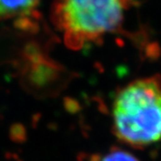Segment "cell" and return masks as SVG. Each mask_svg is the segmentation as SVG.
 Instances as JSON below:
<instances>
[{"label": "cell", "instance_id": "6da1fadb", "mask_svg": "<svg viewBox=\"0 0 161 161\" xmlns=\"http://www.w3.org/2000/svg\"><path fill=\"white\" fill-rule=\"evenodd\" d=\"M113 127L122 142L134 148L161 141V76L131 81L117 94Z\"/></svg>", "mask_w": 161, "mask_h": 161}, {"label": "cell", "instance_id": "7a4b0ae2", "mask_svg": "<svg viewBox=\"0 0 161 161\" xmlns=\"http://www.w3.org/2000/svg\"><path fill=\"white\" fill-rule=\"evenodd\" d=\"M130 0H54L51 19L67 47L79 50L121 28Z\"/></svg>", "mask_w": 161, "mask_h": 161}, {"label": "cell", "instance_id": "3957f363", "mask_svg": "<svg viewBox=\"0 0 161 161\" xmlns=\"http://www.w3.org/2000/svg\"><path fill=\"white\" fill-rule=\"evenodd\" d=\"M41 0H0V20L23 18L31 14Z\"/></svg>", "mask_w": 161, "mask_h": 161}, {"label": "cell", "instance_id": "277c9868", "mask_svg": "<svg viewBox=\"0 0 161 161\" xmlns=\"http://www.w3.org/2000/svg\"><path fill=\"white\" fill-rule=\"evenodd\" d=\"M99 161H139V159L123 150H115L103 155Z\"/></svg>", "mask_w": 161, "mask_h": 161}]
</instances>
